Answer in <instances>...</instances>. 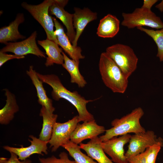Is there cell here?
Here are the masks:
<instances>
[{"label": "cell", "instance_id": "cell-6", "mask_svg": "<svg viewBox=\"0 0 163 163\" xmlns=\"http://www.w3.org/2000/svg\"><path fill=\"white\" fill-rule=\"evenodd\" d=\"M55 0H45L37 5L29 4L25 2L21 4V7L27 11L42 26L46 33L47 39L52 40L58 44L54 33V26L53 17L49 12L50 6Z\"/></svg>", "mask_w": 163, "mask_h": 163}, {"label": "cell", "instance_id": "cell-21", "mask_svg": "<svg viewBox=\"0 0 163 163\" xmlns=\"http://www.w3.org/2000/svg\"><path fill=\"white\" fill-rule=\"evenodd\" d=\"M4 90L6 97V103L0 110V123L7 125L13 119L14 114L19 111V107L15 95L7 88Z\"/></svg>", "mask_w": 163, "mask_h": 163}, {"label": "cell", "instance_id": "cell-8", "mask_svg": "<svg viewBox=\"0 0 163 163\" xmlns=\"http://www.w3.org/2000/svg\"><path fill=\"white\" fill-rule=\"evenodd\" d=\"M79 122L77 115L66 122L55 123L49 142L52 152H55L59 147L70 140L71 135Z\"/></svg>", "mask_w": 163, "mask_h": 163}, {"label": "cell", "instance_id": "cell-31", "mask_svg": "<svg viewBox=\"0 0 163 163\" xmlns=\"http://www.w3.org/2000/svg\"><path fill=\"white\" fill-rule=\"evenodd\" d=\"M158 1L157 0H144L142 7L151 10L152 6Z\"/></svg>", "mask_w": 163, "mask_h": 163}, {"label": "cell", "instance_id": "cell-32", "mask_svg": "<svg viewBox=\"0 0 163 163\" xmlns=\"http://www.w3.org/2000/svg\"><path fill=\"white\" fill-rule=\"evenodd\" d=\"M155 7L158 8L161 12L163 11V0L159 4L155 6Z\"/></svg>", "mask_w": 163, "mask_h": 163}, {"label": "cell", "instance_id": "cell-4", "mask_svg": "<svg viewBox=\"0 0 163 163\" xmlns=\"http://www.w3.org/2000/svg\"><path fill=\"white\" fill-rule=\"evenodd\" d=\"M120 69L127 79L137 68L138 59L129 46L117 43L107 48L105 52Z\"/></svg>", "mask_w": 163, "mask_h": 163}, {"label": "cell", "instance_id": "cell-10", "mask_svg": "<svg viewBox=\"0 0 163 163\" xmlns=\"http://www.w3.org/2000/svg\"><path fill=\"white\" fill-rule=\"evenodd\" d=\"M131 136L129 134H125L101 142V145L104 151L111 157L114 163H128L124 146L129 142Z\"/></svg>", "mask_w": 163, "mask_h": 163}, {"label": "cell", "instance_id": "cell-13", "mask_svg": "<svg viewBox=\"0 0 163 163\" xmlns=\"http://www.w3.org/2000/svg\"><path fill=\"white\" fill-rule=\"evenodd\" d=\"M104 126L97 124L94 120L78 123L72 134L70 140L77 144L87 139H94L105 131Z\"/></svg>", "mask_w": 163, "mask_h": 163}, {"label": "cell", "instance_id": "cell-5", "mask_svg": "<svg viewBox=\"0 0 163 163\" xmlns=\"http://www.w3.org/2000/svg\"><path fill=\"white\" fill-rule=\"evenodd\" d=\"M121 24L129 29L146 26L157 29L163 28L161 18L151 10L143 8H136L131 13H123Z\"/></svg>", "mask_w": 163, "mask_h": 163}, {"label": "cell", "instance_id": "cell-9", "mask_svg": "<svg viewBox=\"0 0 163 163\" xmlns=\"http://www.w3.org/2000/svg\"><path fill=\"white\" fill-rule=\"evenodd\" d=\"M37 33L33 32L26 39L18 42H8L0 50L3 53L10 52L14 54L24 56L28 54H33L41 58H46L45 53L38 46L36 41Z\"/></svg>", "mask_w": 163, "mask_h": 163}, {"label": "cell", "instance_id": "cell-2", "mask_svg": "<svg viewBox=\"0 0 163 163\" xmlns=\"http://www.w3.org/2000/svg\"><path fill=\"white\" fill-rule=\"evenodd\" d=\"M98 67L102 80L106 87L114 93H125L128 87V79L106 52L100 55Z\"/></svg>", "mask_w": 163, "mask_h": 163}, {"label": "cell", "instance_id": "cell-12", "mask_svg": "<svg viewBox=\"0 0 163 163\" xmlns=\"http://www.w3.org/2000/svg\"><path fill=\"white\" fill-rule=\"evenodd\" d=\"M29 137L31 140L29 139L31 143L29 146L15 148L5 146L3 148L10 152H12L16 154L21 161L28 158L30 155L34 154L42 155H43V153L46 155L48 154L47 144L49 142L42 141L32 135H30Z\"/></svg>", "mask_w": 163, "mask_h": 163}, {"label": "cell", "instance_id": "cell-11", "mask_svg": "<svg viewBox=\"0 0 163 163\" xmlns=\"http://www.w3.org/2000/svg\"><path fill=\"white\" fill-rule=\"evenodd\" d=\"M68 2L67 0H55L49 7V14L59 18L65 26L66 35L72 43L75 39L76 32L73 25V14L69 13L64 9Z\"/></svg>", "mask_w": 163, "mask_h": 163}, {"label": "cell", "instance_id": "cell-28", "mask_svg": "<svg viewBox=\"0 0 163 163\" xmlns=\"http://www.w3.org/2000/svg\"><path fill=\"white\" fill-rule=\"evenodd\" d=\"M11 155L9 158L1 157L0 163H32L31 161L27 158L25 160L21 161L18 158V156L15 153L10 152Z\"/></svg>", "mask_w": 163, "mask_h": 163}, {"label": "cell", "instance_id": "cell-18", "mask_svg": "<svg viewBox=\"0 0 163 163\" xmlns=\"http://www.w3.org/2000/svg\"><path fill=\"white\" fill-rule=\"evenodd\" d=\"M38 43L45 50L47 56L45 65L46 67L53 65L54 64L62 65L64 62V57L62 53V49L53 41L46 39L38 40Z\"/></svg>", "mask_w": 163, "mask_h": 163}, {"label": "cell", "instance_id": "cell-20", "mask_svg": "<svg viewBox=\"0 0 163 163\" xmlns=\"http://www.w3.org/2000/svg\"><path fill=\"white\" fill-rule=\"evenodd\" d=\"M120 24L119 20L116 16L108 14L100 20L97 34L103 38L113 37L119 30Z\"/></svg>", "mask_w": 163, "mask_h": 163}, {"label": "cell", "instance_id": "cell-26", "mask_svg": "<svg viewBox=\"0 0 163 163\" xmlns=\"http://www.w3.org/2000/svg\"><path fill=\"white\" fill-rule=\"evenodd\" d=\"M59 158L54 155L47 158H39L40 163H76L75 161L71 160L67 154L64 152H61L59 155Z\"/></svg>", "mask_w": 163, "mask_h": 163}, {"label": "cell", "instance_id": "cell-30", "mask_svg": "<svg viewBox=\"0 0 163 163\" xmlns=\"http://www.w3.org/2000/svg\"><path fill=\"white\" fill-rule=\"evenodd\" d=\"M24 56H21L15 54H8L5 53L0 52V67H1L8 60L13 59H21L24 58Z\"/></svg>", "mask_w": 163, "mask_h": 163}, {"label": "cell", "instance_id": "cell-7", "mask_svg": "<svg viewBox=\"0 0 163 163\" xmlns=\"http://www.w3.org/2000/svg\"><path fill=\"white\" fill-rule=\"evenodd\" d=\"M128 149L125 156L128 160L130 158L144 152L147 148L159 142L163 143V139L157 138L152 130L134 134L130 138Z\"/></svg>", "mask_w": 163, "mask_h": 163}, {"label": "cell", "instance_id": "cell-29", "mask_svg": "<svg viewBox=\"0 0 163 163\" xmlns=\"http://www.w3.org/2000/svg\"><path fill=\"white\" fill-rule=\"evenodd\" d=\"M149 147L147 148L143 152L129 159L128 160V163H146V157Z\"/></svg>", "mask_w": 163, "mask_h": 163}, {"label": "cell", "instance_id": "cell-25", "mask_svg": "<svg viewBox=\"0 0 163 163\" xmlns=\"http://www.w3.org/2000/svg\"><path fill=\"white\" fill-rule=\"evenodd\" d=\"M137 28L145 33L153 40L158 48L156 56L159 58L160 62H163V28L154 30L145 28L142 27Z\"/></svg>", "mask_w": 163, "mask_h": 163}, {"label": "cell", "instance_id": "cell-27", "mask_svg": "<svg viewBox=\"0 0 163 163\" xmlns=\"http://www.w3.org/2000/svg\"><path fill=\"white\" fill-rule=\"evenodd\" d=\"M163 146V143L161 142L158 143L150 146L146 157V163H155L158 153Z\"/></svg>", "mask_w": 163, "mask_h": 163}, {"label": "cell", "instance_id": "cell-19", "mask_svg": "<svg viewBox=\"0 0 163 163\" xmlns=\"http://www.w3.org/2000/svg\"><path fill=\"white\" fill-rule=\"evenodd\" d=\"M101 142L97 136L91 139L86 144L80 143L79 146L97 163H114L105 154L101 145Z\"/></svg>", "mask_w": 163, "mask_h": 163}, {"label": "cell", "instance_id": "cell-1", "mask_svg": "<svg viewBox=\"0 0 163 163\" xmlns=\"http://www.w3.org/2000/svg\"><path fill=\"white\" fill-rule=\"evenodd\" d=\"M39 79L52 88L51 95L53 98L58 101L64 99L72 104L78 113L79 122H87L94 120L93 115L87 110V104L93 101L86 100L76 91L72 92L68 90L63 85L58 76L54 74L43 75L37 72Z\"/></svg>", "mask_w": 163, "mask_h": 163}, {"label": "cell", "instance_id": "cell-22", "mask_svg": "<svg viewBox=\"0 0 163 163\" xmlns=\"http://www.w3.org/2000/svg\"><path fill=\"white\" fill-rule=\"evenodd\" d=\"M40 116L43 117V124L39 138L43 141L49 142L51 138L53 127L56 122L58 116L49 112L43 106H42Z\"/></svg>", "mask_w": 163, "mask_h": 163}, {"label": "cell", "instance_id": "cell-33", "mask_svg": "<svg viewBox=\"0 0 163 163\" xmlns=\"http://www.w3.org/2000/svg\"></svg>", "mask_w": 163, "mask_h": 163}, {"label": "cell", "instance_id": "cell-14", "mask_svg": "<svg viewBox=\"0 0 163 163\" xmlns=\"http://www.w3.org/2000/svg\"><path fill=\"white\" fill-rule=\"evenodd\" d=\"M55 30L54 33L59 45L72 60L79 65L80 60L85 58L82 53L81 48L72 45L69 39L65 33L63 26L57 19L53 17Z\"/></svg>", "mask_w": 163, "mask_h": 163}, {"label": "cell", "instance_id": "cell-23", "mask_svg": "<svg viewBox=\"0 0 163 163\" xmlns=\"http://www.w3.org/2000/svg\"><path fill=\"white\" fill-rule=\"evenodd\" d=\"M62 53L64 59L62 66L69 74L71 77V82L77 84L79 88L84 87L87 83L80 73L79 65L74 60L69 58L64 52H62Z\"/></svg>", "mask_w": 163, "mask_h": 163}, {"label": "cell", "instance_id": "cell-24", "mask_svg": "<svg viewBox=\"0 0 163 163\" xmlns=\"http://www.w3.org/2000/svg\"><path fill=\"white\" fill-rule=\"evenodd\" d=\"M69 152L76 163H97L93 159L82 153L79 145L70 140L62 146Z\"/></svg>", "mask_w": 163, "mask_h": 163}, {"label": "cell", "instance_id": "cell-17", "mask_svg": "<svg viewBox=\"0 0 163 163\" xmlns=\"http://www.w3.org/2000/svg\"><path fill=\"white\" fill-rule=\"evenodd\" d=\"M26 73L36 89L39 103L44 107L48 111L53 113L55 108L53 106L52 101L47 96L43 82L38 77L37 72L34 69L33 66H30L29 70L26 71Z\"/></svg>", "mask_w": 163, "mask_h": 163}, {"label": "cell", "instance_id": "cell-15", "mask_svg": "<svg viewBox=\"0 0 163 163\" xmlns=\"http://www.w3.org/2000/svg\"><path fill=\"white\" fill-rule=\"evenodd\" d=\"M74 9L73 25L76 30V36L72 44L76 46L78 41L84 29L89 22L97 19V13L87 8L81 9L75 7Z\"/></svg>", "mask_w": 163, "mask_h": 163}, {"label": "cell", "instance_id": "cell-16", "mask_svg": "<svg viewBox=\"0 0 163 163\" xmlns=\"http://www.w3.org/2000/svg\"><path fill=\"white\" fill-rule=\"evenodd\" d=\"M23 13H19L14 20L8 25L0 29V43L5 44L8 41H15L19 39H23L26 37L21 34L18 30L19 25L24 21Z\"/></svg>", "mask_w": 163, "mask_h": 163}, {"label": "cell", "instance_id": "cell-3", "mask_svg": "<svg viewBox=\"0 0 163 163\" xmlns=\"http://www.w3.org/2000/svg\"><path fill=\"white\" fill-rule=\"evenodd\" d=\"M144 113L142 109L139 107L120 119H115L111 122L112 127L106 130L105 134L100 136V139L103 142L114 137L130 133L136 134L145 132V129L142 126L140 122Z\"/></svg>", "mask_w": 163, "mask_h": 163}]
</instances>
